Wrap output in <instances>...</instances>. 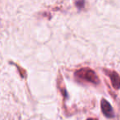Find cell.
<instances>
[{
	"instance_id": "2",
	"label": "cell",
	"mask_w": 120,
	"mask_h": 120,
	"mask_svg": "<svg viewBox=\"0 0 120 120\" xmlns=\"http://www.w3.org/2000/svg\"><path fill=\"white\" fill-rule=\"evenodd\" d=\"M101 109H102L103 114L106 117H109V118L114 117V111H113V109L111 107L110 104L105 99H103L101 101Z\"/></svg>"
},
{
	"instance_id": "4",
	"label": "cell",
	"mask_w": 120,
	"mask_h": 120,
	"mask_svg": "<svg viewBox=\"0 0 120 120\" xmlns=\"http://www.w3.org/2000/svg\"><path fill=\"white\" fill-rule=\"evenodd\" d=\"M87 120H97V119H87Z\"/></svg>"
},
{
	"instance_id": "3",
	"label": "cell",
	"mask_w": 120,
	"mask_h": 120,
	"mask_svg": "<svg viewBox=\"0 0 120 120\" xmlns=\"http://www.w3.org/2000/svg\"><path fill=\"white\" fill-rule=\"evenodd\" d=\"M109 78L112 82L113 87L116 89L120 88V77L116 72H110L109 74Z\"/></svg>"
},
{
	"instance_id": "1",
	"label": "cell",
	"mask_w": 120,
	"mask_h": 120,
	"mask_svg": "<svg viewBox=\"0 0 120 120\" xmlns=\"http://www.w3.org/2000/svg\"><path fill=\"white\" fill-rule=\"evenodd\" d=\"M75 77L78 79H81V80L87 81V82H90L92 83H98L99 82V79L96 76L95 72L93 70H90V69H81V70H78L75 73Z\"/></svg>"
}]
</instances>
